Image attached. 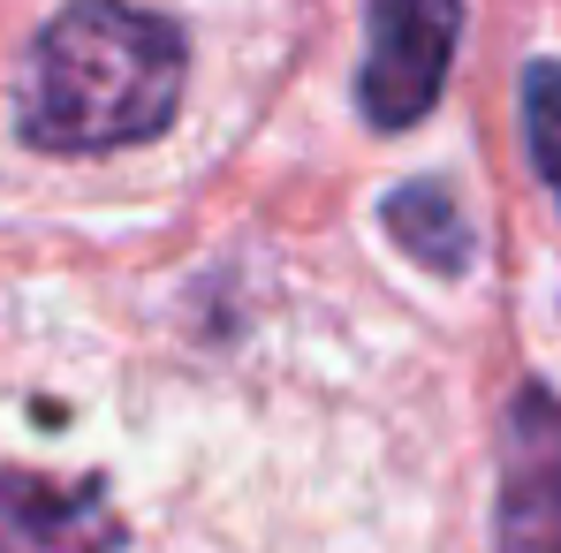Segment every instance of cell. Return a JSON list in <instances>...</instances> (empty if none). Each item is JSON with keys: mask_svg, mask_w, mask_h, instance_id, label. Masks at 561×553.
I'll list each match as a JSON object with an SVG mask.
<instances>
[{"mask_svg": "<svg viewBox=\"0 0 561 553\" xmlns=\"http://www.w3.org/2000/svg\"><path fill=\"white\" fill-rule=\"evenodd\" d=\"M387 228H394V243H402L417 266H433V274H470V220H463V205H456L448 183H402L387 197Z\"/></svg>", "mask_w": 561, "mask_h": 553, "instance_id": "cell-5", "label": "cell"}, {"mask_svg": "<svg viewBox=\"0 0 561 553\" xmlns=\"http://www.w3.org/2000/svg\"><path fill=\"white\" fill-rule=\"evenodd\" d=\"M183 31L129 0H69L15 84V129L38 152H122L175 122L183 106Z\"/></svg>", "mask_w": 561, "mask_h": 553, "instance_id": "cell-1", "label": "cell"}, {"mask_svg": "<svg viewBox=\"0 0 561 553\" xmlns=\"http://www.w3.org/2000/svg\"><path fill=\"white\" fill-rule=\"evenodd\" d=\"M493 553H561V394L524 379L501 410Z\"/></svg>", "mask_w": 561, "mask_h": 553, "instance_id": "cell-3", "label": "cell"}, {"mask_svg": "<svg viewBox=\"0 0 561 553\" xmlns=\"http://www.w3.org/2000/svg\"><path fill=\"white\" fill-rule=\"evenodd\" d=\"M122 516L99 477L0 470V553H114Z\"/></svg>", "mask_w": 561, "mask_h": 553, "instance_id": "cell-4", "label": "cell"}, {"mask_svg": "<svg viewBox=\"0 0 561 553\" xmlns=\"http://www.w3.org/2000/svg\"><path fill=\"white\" fill-rule=\"evenodd\" d=\"M524 145H531L539 183L554 189V205H561V61L524 69Z\"/></svg>", "mask_w": 561, "mask_h": 553, "instance_id": "cell-6", "label": "cell"}, {"mask_svg": "<svg viewBox=\"0 0 561 553\" xmlns=\"http://www.w3.org/2000/svg\"><path fill=\"white\" fill-rule=\"evenodd\" d=\"M463 31V0H373V54L357 77V106L373 129H410L433 114Z\"/></svg>", "mask_w": 561, "mask_h": 553, "instance_id": "cell-2", "label": "cell"}]
</instances>
